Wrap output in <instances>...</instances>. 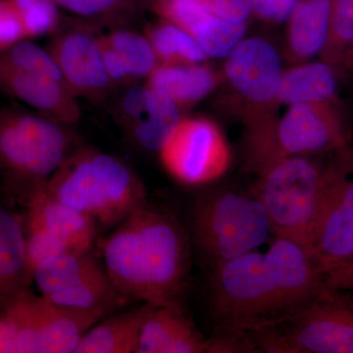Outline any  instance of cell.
<instances>
[{
    "label": "cell",
    "instance_id": "6da1fadb",
    "mask_svg": "<svg viewBox=\"0 0 353 353\" xmlns=\"http://www.w3.org/2000/svg\"><path fill=\"white\" fill-rule=\"evenodd\" d=\"M324 287L323 274L305 246L276 236L259 250L213 267V312L226 333H243L277 321Z\"/></svg>",
    "mask_w": 353,
    "mask_h": 353
},
{
    "label": "cell",
    "instance_id": "7a4b0ae2",
    "mask_svg": "<svg viewBox=\"0 0 353 353\" xmlns=\"http://www.w3.org/2000/svg\"><path fill=\"white\" fill-rule=\"evenodd\" d=\"M101 248L109 277L125 301L181 306L190 248L175 217L146 202L118 225Z\"/></svg>",
    "mask_w": 353,
    "mask_h": 353
},
{
    "label": "cell",
    "instance_id": "3957f363",
    "mask_svg": "<svg viewBox=\"0 0 353 353\" xmlns=\"http://www.w3.org/2000/svg\"><path fill=\"white\" fill-rule=\"evenodd\" d=\"M70 128L39 113L0 109V194L9 208H29L80 148Z\"/></svg>",
    "mask_w": 353,
    "mask_h": 353
},
{
    "label": "cell",
    "instance_id": "277c9868",
    "mask_svg": "<svg viewBox=\"0 0 353 353\" xmlns=\"http://www.w3.org/2000/svg\"><path fill=\"white\" fill-rule=\"evenodd\" d=\"M44 192L105 228L119 225L146 203L145 185L127 164L85 146L65 159Z\"/></svg>",
    "mask_w": 353,
    "mask_h": 353
},
{
    "label": "cell",
    "instance_id": "5b68a950",
    "mask_svg": "<svg viewBox=\"0 0 353 353\" xmlns=\"http://www.w3.org/2000/svg\"><path fill=\"white\" fill-rule=\"evenodd\" d=\"M240 334L252 352L353 353V294L323 287L290 314Z\"/></svg>",
    "mask_w": 353,
    "mask_h": 353
},
{
    "label": "cell",
    "instance_id": "8992f818",
    "mask_svg": "<svg viewBox=\"0 0 353 353\" xmlns=\"http://www.w3.org/2000/svg\"><path fill=\"white\" fill-rule=\"evenodd\" d=\"M350 145L341 104H294L283 117L245 130V168L252 172L276 157L333 154Z\"/></svg>",
    "mask_w": 353,
    "mask_h": 353
},
{
    "label": "cell",
    "instance_id": "52a82bcc",
    "mask_svg": "<svg viewBox=\"0 0 353 353\" xmlns=\"http://www.w3.org/2000/svg\"><path fill=\"white\" fill-rule=\"evenodd\" d=\"M325 165L313 157H276L260 165L253 192L263 202L275 236L307 248L321 201Z\"/></svg>",
    "mask_w": 353,
    "mask_h": 353
},
{
    "label": "cell",
    "instance_id": "ba28073f",
    "mask_svg": "<svg viewBox=\"0 0 353 353\" xmlns=\"http://www.w3.org/2000/svg\"><path fill=\"white\" fill-rule=\"evenodd\" d=\"M197 245L212 266L259 250L273 234L263 202L254 192H208L194 211Z\"/></svg>",
    "mask_w": 353,
    "mask_h": 353
},
{
    "label": "cell",
    "instance_id": "9c48e42d",
    "mask_svg": "<svg viewBox=\"0 0 353 353\" xmlns=\"http://www.w3.org/2000/svg\"><path fill=\"white\" fill-rule=\"evenodd\" d=\"M224 59L220 108L245 129L277 118L285 70L277 48L259 37L245 38Z\"/></svg>",
    "mask_w": 353,
    "mask_h": 353
},
{
    "label": "cell",
    "instance_id": "30bf717a",
    "mask_svg": "<svg viewBox=\"0 0 353 353\" xmlns=\"http://www.w3.org/2000/svg\"><path fill=\"white\" fill-rule=\"evenodd\" d=\"M101 319L29 290L0 311V353H75L85 332Z\"/></svg>",
    "mask_w": 353,
    "mask_h": 353
},
{
    "label": "cell",
    "instance_id": "8fae6325",
    "mask_svg": "<svg viewBox=\"0 0 353 353\" xmlns=\"http://www.w3.org/2000/svg\"><path fill=\"white\" fill-rule=\"evenodd\" d=\"M34 281L41 296L50 303L101 318L126 301L109 277L105 265L92 250L44 260L37 267Z\"/></svg>",
    "mask_w": 353,
    "mask_h": 353
},
{
    "label": "cell",
    "instance_id": "7c38bea8",
    "mask_svg": "<svg viewBox=\"0 0 353 353\" xmlns=\"http://www.w3.org/2000/svg\"><path fill=\"white\" fill-rule=\"evenodd\" d=\"M325 164L319 210L307 246L323 276L353 254V148Z\"/></svg>",
    "mask_w": 353,
    "mask_h": 353
},
{
    "label": "cell",
    "instance_id": "4fadbf2b",
    "mask_svg": "<svg viewBox=\"0 0 353 353\" xmlns=\"http://www.w3.org/2000/svg\"><path fill=\"white\" fill-rule=\"evenodd\" d=\"M159 155L165 170L187 185L219 180L232 161L224 132L205 117H183Z\"/></svg>",
    "mask_w": 353,
    "mask_h": 353
},
{
    "label": "cell",
    "instance_id": "5bb4252c",
    "mask_svg": "<svg viewBox=\"0 0 353 353\" xmlns=\"http://www.w3.org/2000/svg\"><path fill=\"white\" fill-rule=\"evenodd\" d=\"M101 30L76 18L63 19L48 48L70 92L92 103L105 101L117 88L104 63Z\"/></svg>",
    "mask_w": 353,
    "mask_h": 353
},
{
    "label": "cell",
    "instance_id": "9a60e30c",
    "mask_svg": "<svg viewBox=\"0 0 353 353\" xmlns=\"http://www.w3.org/2000/svg\"><path fill=\"white\" fill-rule=\"evenodd\" d=\"M24 226L28 263L34 277L44 260L92 250L99 224L43 192L27 209Z\"/></svg>",
    "mask_w": 353,
    "mask_h": 353
},
{
    "label": "cell",
    "instance_id": "2e32d148",
    "mask_svg": "<svg viewBox=\"0 0 353 353\" xmlns=\"http://www.w3.org/2000/svg\"><path fill=\"white\" fill-rule=\"evenodd\" d=\"M113 116L134 145L158 153L185 117L168 95L146 83L125 88L114 104Z\"/></svg>",
    "mask_w": 353,
    "mask_h": 353
},
{
    "label": "cell",
    "instance_id": "e0dca14e",
    "mask_svg": "<svg viewBox=\"0 0 353 353\" xmlns=\"http://www.w3.org/2000/svg\"><path fill=\"white\" fill-rule=\"evenodd\" d=\"M145 10L189 32L209 58H225L241 39L248 24L230 22L211 12L204 0H143Z\"/></svg>",
    "mask_w": 353,
    "mask_h": 353
},
{
    "label": "cell",
    "instance_id": "ac0fdd59",
    "mask_svg": "<svg viewBox=\"0 0 353 353\" xmlns=\"http://www.w3.org/2000/svg\"><path fill=\"white\" fill-rule=\"evenodd\" d=\"M0 90L37 112L63 124H77L82 116L75 95L61 83L16 68L0 57Z\"/></svg>",
    "mask_w": 353,
    "mask_h": 353
},
{
    "label": "cell",
    "instance_id": "d6986e66",
    "mask_svg": "<svg viewBox=\"0 0 353 353\" xmlns=\"http://www.w3.org/2000/svg\"><path fill=\"white\" fill-rule=\"evenodd\" d=\"M102 54L116 87H130L145 80L159 65L152 44L143 34L117 27L101 34Z\"/></svg>",
    "mask_w": 353,
    "mask_h": 353
},
{
    "label": "cell",
    "instance_id": "ffe728a7",
    "mask_svg": "<svg viewBox=\"0 0 353 353\" xmlns=\"http://www.w3.org/2000/svg\"><path fill=\"white\" fill-rule=\"evenodd\" d=\"M209 341L183 314L181 306L152 305L137 353H206Z\"/></svg>",
    "mask_w": 353,
    "mask_h": 353
},
{
    "label": "cell",
    "instance_id": "44dd1931",
    "mask_svg": "<svg viewBox=\"0 0 353 353\" xmlns=\"http://www.w3.org/2000/svg\"><path fill=\"white\" fill-rule=\"evenodd\" d=\"M32 281L24 222L10 209L0 206V311L29 292Z\"/></svg>",
    "mask_w": 353,
    "mask_h": 353
},
{
    "label": "cell",
    "instance_id": "7402d4cb",
    "mask_svg": "<svg viewBox=\"0 0 353 353\" xmlns=\"http://www.w3.org/2000/svg\"><path fill=\"white\" fill-rule=\"evenodd\" d=\"M145 83L168 95L181 108H189L219 88L222 71L213 68L208 62L159 64Z\"/></svg>",
    "mask_w": 353,
    "mask_h": 353
},
{
    "label": "cell",
    "instance_id": "603a6c76",
    "mask_svg": "<svg viewBox=\"0 0 353 353\" xmlns=\"http://www.w3.org/2000/svg\"><path fill=\"white\" fill-rule=\"evenodd\" d=\"M332 0H299L287 23L284 55L290 65L320 57L328 36Z\"/></svg>",
    "mask_w": 353,
    "mask_h": 353
},
{
    "label": "cell",
    "instance_id": "cb8c5ba5",
    "mask_svg": "<svg viewBox=\"0 0 353 353\" xmlns=\"http://www.w3.org/2000/svg\"><path fill=\"white\" fill-rule=\"evenodd\" d=\"M340 80L338 69L322 59L292 65L283 73L279 103L288 106L322 102L341 104Z\"/></svg>",
    "mask_w": 353,
    "mask_h": 353
},
{
    "label": "cell",
    "instance_id": "d4e9b609",
    "mask_svg": "<svg viewBox=\"0 0 353 353\" xmlns=\"http://www.w3.org/2000/svg\"><path fill=\"white\" fill-rule=\"evenodd\" d=\"M152 304L111 316L83 334L75 353H137L139 336Z\"/></svg>",
    "mask_w": 353,
    "mask_h": 353
},
{
    "label": "cell",
    "instance_id": "484cf974",
    "mask_svg": "<svg viewBox=\"0 0 353 353\" xmlns=\"http://www.w3.org/2000/svg\"><path fill=\"white\" fill-rule=\"evenodd\" d=\"M143 34L160 64L205 63L209 57L194 37L173 23L158 19L145 26Z\"/></svg>",
    "mask_w": 353,
    "mask_h": 353
},
{
    "label": "cell",
    "instance_id": "4316f807",
    "mask_svg": "<svg viewBox=\"0 0 353 353\" xmlns=\"http://www.w3.org/2000/svg\"><path fill=\"white\" fill-rule=\"evenodd\" d=\"M71 17L99 28L129 27L145 11L143 0H53Z\"/></svg>",
    "mask_w": 353,
    "mask_h": 353
},
{
    "label": "cell",
    "instance_id": "83f0119b",
    "mask_svg": "<svg viewBox=\"0 0 353 353\" xmlns=\"http://www.w3.org/2000/svg\"><path fill=\"white\" fill-rule=\"evenodd\" d=\"M353 43V0H332L328 36L320 59L338 69Z\"/></svg>",
    "mask_w": 353,
    "mask_h": 353
},
{
    "label": "cell",
    "instance_id": "f1b7e54d",
    "mask_svg": "<svg viewBox=\"0 0 353 353\" xmlns=\"http://www.w3.org/2000/svg\"><path fill=\"white\" fill-rule=\"evenodd\" d=\"M0 57L16 68L50 79L67 88L61 70L50 50H43L29 39H23L8 50L2 51Z\"/></svg>",
    "mask_w": 353,
    "mask_h": 353
},
{
    "label": "cell",
    "instance_id": "f546056e",
    "mask_svg": "<svg viewBox=\"0 0 353 353\" xmlns=\"http://www.w3.org/2000/svg\"><path fill=\"white\" fill-rule=\"evenodd\" d=\"M19 16L27 39L52 36L62 23L61 10L53 0H9Z\"/></svg>",
    "mask_w": 353,
    "mask_h": 353
},
{
    "label": "cell",
    "instance_id": "4dcf8cb0",
    "mask_svg": "<svg viewBox=\"0 0 353 353\" xmlns=\"http://www.w3.org/2000/svg\"><path fill=\"white\" fill-rule=\"evenodd\" d=\"M299 0H250L252 18L265 24H287Z\"/></svg>",
    "mask_w": 353,
    "mask_h": 353
},
{
    "label": "cell",
    "instance_id": "1f68e13d",
    "mask_svg": "<svg viewBox=\"0 0 353 353\" xmlns=\"http://www.w3.org/2000/svg\"><path fill=\"white\" fill-rule=\"evenodd\" d=\"M27 39L19 16L9 0H0V52Z\"/></svg>",
    "mask_w": 353,
    "mask_h": 353
},
{
    "label": "cell",
    "instance_id": "d6a6232c",
    "mask_svg": "<svg viewBox=\"0 0 353 353\" xmlns=\"http://www.w3.org/2000/svg\"><path fill=\"white\" fill-rule=\"evenodd\" d=\"M211 12L230 22L248 24L252 18L250 0H204Z\"/></svg>",
    "mask_w": 353,
    "mask_h": 353
},
{
    "label": "cell",
    "instance_id": "836d02e7",
    "mask_svg": "<svg viewBox=\"0 0 353 353\" xmlns=\"http://www.w3.org/2000/svg\"><path fill=\"white\" fill-rule=\"evenodd\" d=\"M323 285L328 289L353 294V254L323 276Z\"/></svg>",
    "mask_w": 353,
    "mask_h": 353
},
{
    "label": "cell",
    "instance_id": "e575fe53",
    "mask_svg": "<svg viewBox=\"0 0 353 353\" xmlns=\"http://www.w3.org/2000/svg\"><path fill=\"white\" fill-rule=\"evenodd\" d=\"M338 71L341 79H352L353 80V43L341 58Z\"/></svg>",
    "mask_w": 353,
    "mask_h": 353
}]
</instances>
